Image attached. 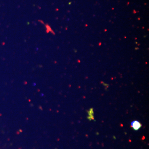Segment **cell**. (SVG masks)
Instances as JSON below:
<instances>
[{"label":"cell","instance_id":"6da1fadb","mask_svg":"<svg viewBox=\"0 0 149 149\" xmlns=\"http://www.w3.org/2000/svg\"><path fill=\"white\" fill-rule=\"evenodd\" d=\"M131 126L135 130H139L142 127V124L137 120H134L131 123Z\"/></svg>","mask_w":149,"mask_h":149}]
</instances>
